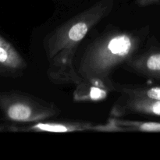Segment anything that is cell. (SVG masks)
<instances>
[{
  "instance_id": "1",
  "label": "cell",
  "mask_w": 160,
  "mask_h": 160,
  "mask_svg": "<svg viewBox=\"0 0 160 160\" xmlns=\"http://www.w3.org/2000/svg\"><path fill=\"white\" fill-rule=\"evenodd\" d=\"M114 5L115 0H99L58 26L45 38L46 74L52 84L76 85L82 81L74 64L78 48L89 31L112 12Z\"/></svg>"
},
{
  "instance_id": "2",
  "label": "cell",
  "mask_w": 160,
  "mask_h": 160,
  "mask_svg": "<svg viewBox=\"0 0 160 160\" xmlns=\"http://www.w3.org/2000/svg\"><path fill=\"white\" fill-rule=\"evenodd\" d=\"M149 27L135 30L111 28L92 41L75 64L82 80L113 87L110 75L135 56L149 34Z\"/></svg>"
},
{
  "instance_id": "3",
  "label": "cell",
  "mask_w": 160,
  "mask_h": 160,
  "mask_svg": "<svg viewBox=\"0 0 160 160\" xmlns=\"http://www.w3.org/2000/svg\"><path fill=\"white\" fill-rule=\"evenodd\" d=\"M0 112L7 123L28 124L59 117L61 109L52 102L12 90L0 92Z\"/></svg>"
},
{
  "instance_id": "4",
  "label": "cell",
  "mask_w": 160,
  "mask_h": 160,
  "mask_svg": "<svg viewBox=\"0 0 160 160\" xmlns=\"http://www.w3.org/2000/svg\"><path fill=\"white\" fill-rule=\"evenodd\" d=\"M96 124L86 120H47L28 124L0 123V132L68 133L95 131Z\"/></svg>"
},
{
  "instance_id": "5",
  "label": "cell",
  "mask_w": 160,
  "mask_h": 160,
  "mask_svg": "<svg viewBox=\"0 0 160 160\" xmlns=\"http://www.w3.org/2000/svg\"><path fill=\"white\" fill-rule=\"evenodd\" d=\"M129 115H144L160 117V101L121 95L110 110V117H123Z\"/></svg>"
},
{
  "instance_id": "6",
  "label": "cell",
  "mask_w": 160,
  "mask_h": 160,
  "mask_svg": "<svg viewBox=\"0 0 160 160\" xmlns=\"http://www.w3.org/2000/svg\"><path fill=\"white\" fill-rule=\"evenodd\" d=\"M28 63L15 45L0 33V77L17 78L21 77Z\"/></svg>"
},
{
  "instance_id": "7",
  "label": "cell",
  "mask_w": 160,
  "mask_h": 160,
  "mask_svg": "<svg viewBox=\"0 0 160 160\" xmlns=\"http://www.w3.org/2000/svg\"><path fill=\"white\" fill-rule=\"evenodd\" d=\"M123 67L140 76L160 80V51L156 49L143 52L139 51Z\"/></svg>"
},
{
  "instance_id": "8",
  "label": "cell",
  "mask_w": 160,
  "mask_h": 160,
  "mask_svg": "<svg viewBox=\"0 0 160 160\" xmlns=\"http://www.w3.org/2000/svg\"><path fill=\"white\" fill-rule=\"evenodd\" d=\"M95 131L101 132L160 133V122L124 120L109 117L106 124L97 125Z\"/></svg>"
},
{
  "instance_id": "9",
  "label": "cell",
  "mask_w": 160,
  "mask_h": 160,
  "mask_svg": "<svg viewBox=\"0 0 160 160\" xmlns=\"http://www.w3.org/2000/svg\"><path fill=\"white\" fill-rule=\"evenodd\" d=\"M112 92H114L112 86L82 80L79 84H76L73 93V99L76 102H99L107 98Z\"/></svg>"
},
{
  "instance_id": "10",
  "label": "cell",
  "mask_w": 160,
  "mask_h": 160,
  "mask_svg": "<svg viewBox=\"0 0 160 160\" xmlns=\"http://www.w3.org/2000/svg\"><path fill=\"white\" fill-rule=\"evenodd\" d=\"M114 92H119L121 95L138 98L160 101V87H147V86H135L130 84H121L113 82Z\"/></svg>"
},
{
  "instance_id": "11",
  "label": "cell",
  "mask_w": 160,
  "mask_h": 160,
  "mask_svg": "<svg viewBox=\"0 0 160 160\" xmlns=\"http://www.w3.org/2000/svg\"><path fill=\"white\" fill-rule=\"evenodd\" d=\"M160 0H136V4L140 7H145V6L156 4Z\"/></svg>"
}]
</instances>
